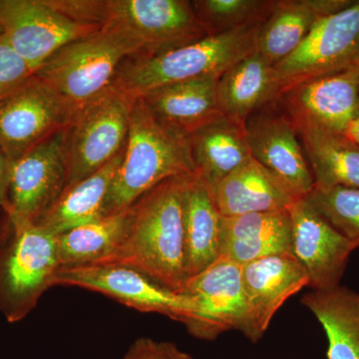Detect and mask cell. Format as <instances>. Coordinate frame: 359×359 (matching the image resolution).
Here are the masks:
<instances>
[{
    "label": "cell",
    "mask_w": 359,
    "mask_h": 359,
    "mask_svg": "<svg viewBox=\"0 0 359 359\" xmlns=\"http://www.w3.org/2000/svg\"><path fill=\"white\" fill-rule=\"evenodd\" d=\"M188 176L168 179L142 196L131 207L126 240L96 264L128 266L172 292L183 289L188 280L183 205Z\"/></svg>",
    "instance_id": "6da1fadb"
},
{
    "label": "cell",
    "mask_w": 359,
    "mask_h": 359,
    "mask_svg": "<svg viewBox=\"0 0 359 359\" xmlns=\"http://www.w3.org/2000/svg\"><path fill=\"white\" fill-rule=\"evenodd\" d=\"M262 25L245 26L158 55L133 56L120 66L113 84L133 98L175 82L219 77L252 52Z\"/></svg>",
    "instance_id": "277c9868"
},
{
    "label": "cell",
    "mask_w": 359,
    "mask_h": 359,
    "mask_svg": "<svg viewBox=\"0 0 359 359\" xmlns=\"http://www.w3.org/2000/svg\"><path fill=\"white\" fill-rule=\"evenodd\" d=\"M78 107L34 74L0 100V147L9 163L67 129Z\"/></svg>",
    "instance_id": "ba28073f"
},
{
    "label": "cell",
    "mask_w": 359,
    "mask_h": 359,
    "mask_svg": "<svg viewBox=\"0 0 359 359\" xmlns=\"http://www.w3.org/2000/svg\"><path fill=\"white\" fill-rule=\"evenodd\" d=\"M2 34V29H1V26H0V35Z\"/></svg>",
    "instance_id": "d590c367"
},
{
    "label": "cell",
    "mask_w": 359,
    "mask_h": 359,
    "mask_svg": "<svg viewBox=\"0 0 359 359\" xmlns=\"http://www.w3.org/2000/svg\"><path fill=\"white\" fill-rule=\"evenodd\" d=\"M248 313L243 334L259 341L276 311L287 299L309 287L306 269L292 254L263 257L242 266Z\"/></svg>",
    "instance_id": "e0dca14e"
},
{
    "label": "cell",
    "mask_w": 359,
    "mask_h": 359,
    "mask_svg": "<svg viewBox=\"0 0 359 359\" xmlns=\"http://www.w3.org/2000/svg\"><path fill=\"white\" fill-rule=\"evenodd\" d=\"M52 4L83 25L128 28L143 40L146 56L208 36L187 0H52Z\"/></svg>",
    "instance_id": "5b68a950"
},
{
    "label": "cell",
    "mask_w": 359,
    "mask_h": 359,
    "mask_svg": "<svg viewBox=\"0 0 359 359\" xmlns=\"http://www.w3.org/2000/svg\"><path fill=\"white\" fill-rule=\"evenodd\" d=\"M359 68V0L318 23L301 46L275 65L280 89Z\"/></svg>",
    "instance_id": "7c38bea8"
},
{
    "label": "cell",
    "mask_w": 359,
    "mask_h": 359,
    "mask_svg": "<svg viewBox=\"0 0 359 359\" xmlns=\"http://www.w3.org/2000/svg\"><path fill=\"white\" fill-rule=\"evenodd\" d=\"M219 78L208 76L163 85L140 98L156 120L188 138L221 115L217 101Z\"/></svg>",
    "instance_id": "d6986e66"
},
{
    "label": "cell",
    "mask_w": 359,
    "mask_h": 359,
    "mask_svg": "<svg viewBox=\"0 0 359 359\" xmlns=\"http://www.w3.org/2000/svg\"><path fill=\"white\" fill-rule=\"evenodd\" d=\"M188 142L197 173L209 187L252 158L244 126L222 114L193 132Z\"/></svg>",
    "instance_id": "d4e9b609"
},
{
    "label": "cell",
    "mask_w": 359,
    "mask_h": 359,
    "mask_svg": "<svg viewBox=\"0 0 359 359\" xmlns=\"http://www.w3.org/2000/svg\"><path fill=\"white\" fill-rule=\"evenodd\" d=\"M124 150L96 173L65 189L55 204L35 224L58 236L105 217L106 201Z\"/></svg>",
    "instance_id": "484cf974"
},
{
    "label": "cell",
    "mask_w": 359,
    "mask_h": 359,
    "mask_svg": "<svg viewBox=\"0 0 359 359\" xmlns=\"http://www.w3.org/2000/svg\"><path fill=\"white\" fill-rule=\"evenodd\" d=\"M59 268L56 236L36 224L7 221L0 242V313L8 323L36 308Z\"/></svg>",
    "instance_id": "8992f818"
},
{
    "label": "cell",
    "mask_w": 359,
    "mask_h": 359,
    "mask_svg": "<svg viewBox=\"0 0 359 359\" xmlns=\"http://www.w3.org/2000/svg\"><path fill=\"white\" fill-rule=\"evenodd\" d=\"M302 304L325 330L328 359H359V292L341 285L313 290Z\"/></svg>",
    "instance_id": "4316f807"
},
{
    "label": "cell",
    "mask_w": 359,
    "mask_h": 359,
    "mask_svg": "<svg viewBox=\"0 0 359 359\" xmlns=\"http://www.w3.org/2000/svg\"><path fill=\"white\" fill-rule=\"evenodd\" d=\"M76 287L107 295L142 313L164 314L186 325L194 304L186 295L162 287L137 269L116 264L60 266L52 287Z\"/></svg>",
    "instance_id": "30bf717a"
},
{
    "label": "cell",
    "mask_w": 359,
    "mask_h": 359,
    "mask_svg": "<svg viewBox=\"0 0 359 359\" xmlns=\"http://www.w3.org/2000/svg\"><path fill=\"white\" fill-rule=\"evenodd\" d=\"M328 223L359 248V188H316L306 196Z\"/></svg>",
    "instance_id": "f546056e"
},
{
    "label": "cell",
    "mask_w": 359,
    "mask_h": 359,
    "mask_svg": "<svg viewBox=\"0 0 359 359\" xmlns=\"http://www.w3.org/2000/svg\"><path fill=\"white\" fill-rule=\"evenodd\" d=\"M276 101L294 123L346 134L359 117V68L295 82Z\"/></svg>",
    "instance_id": "9a60e30c"
},
{
    "label": "cell",
    "mask_w": 359,
    "mask_h": 359,
    "mask_svg": "<svg viewBox=\"0 0 359 359\" xmlns=\"http://www.w3.org/2000/svg\"><path fill=\"white\" fill-rule=\"evenodd\" d=\"M292 221V252L306 269L313 290L339 285L351 252L356 249L306 198L289 208Z\"/></svg>",
    "instance_id": "2e32d148"
},
{
    "label": "cell",
    "mask_w": 359,
    "mask_h": 359,
    "mask_svg": "<svg viewBox=\"0 0 359 359\" xmlns=\"http://www.w3.org/2000/svg\"><path fill=\"white\" fill-rule=\"evenodd\" d=\"M353 0H276L273 13L259 28L256 51L275 66L297 50L323 18Z\"/></svg>",
    "instance_id": "ffe728a7"
},
{
    "label": "cell",
    "mask_w": 359,
    "mask_h": 359,
    "mask_svg": "<svg viewBox=\"0 0 359 359\" xmlns=\"http://www.w3.org/2000/svg\"><path fill=\"white\" fill-rule=\"evenodd\" d=\"M244 130L252 157L275 174L297 199L313 190V173L297 130L276 100L252 113Z\"/></svg>",
    "instance_id": "4fadbf2b"
},
{
    "label": "cell",
    "mask_w": 359,
    "mask_h": 359,
    "mask_svg": "<svg viewBox=\"0 0 359 359\" xmlns=\"http://www.w3.org/2000/svg\"><path fill=\"white\" fill-rule=\"evenodd\" d=\"M9 161L4 150L0 147V208L4 212H8V198H7V187H8Z\"/></svg>",
    "instance_id": "d6a6232c"
},
{
    "label": "cell",
    "mask_w": 359,
    "mask_h": 359,
    "mask_svg": "<svg viewBox=\"0 0 359 359\" xmlns=\"http://www.w3.org/2000/svg\"><path fill=\"white\" fill-rule=\"evenodd\" d=\"M135 99L112 84L78 108L68 128L66 189L96 173L124 150Z\"/></svg>",
    "instance_id": "52a82bcc"
},
{
    "label": "cell",
    "mask_w": 359,
    "mask_h": 359,
    "mask_svg": "<svg viewBox=\"0 0 359 359\" xmlns=\"http://www.w3.org/2000/svg\"><path fill=\"white\" fill-rule=\"evenodd\" d=\"M164 344L169 359H194L190 354L181 351L176 344L172 342H164Z\"/></svg>",
    "instance_id": "836d02e7"
},
{
    "label": "cell",
    "mask_w": 359,
    "mask_h": 359,
    "mask_svg": "<svg viewBox=\"0 0 359 359\" xmlns=\"http://www.w3.org/2000/svg\"><path fill=\"white\" fill-rule=\"evenodd\" d=\"M0 26L9 46L33 73L65 45L100 27L78 22L51 0H0Z\"/></svg>",
    "instance_id": "8fae6325"
},
{
    "label": "cell",
    "mask_w": 359,
    "mask_h": 359,
    "mask_svg": "<svg viewBox=\"0 0 359 359\" xmlns=\"http://www.w3.org/2000/svg\"><path fill=\"white\" fill-rule=\"evenodd\" d=\"M194 11L208 36L264 25L273 13L276 0H196Z\"/></svg>",
    "instance_id": "f1b7e54d"
},
{
    "label": "cell",
    "mask_w": 359,
    "mask_h": 359,
    "mask_svg": "<svg viewBox=\"0 0 359 359\" xmlns=\"http://www.w3.org/2000/svg\"><path fill=\"white\" fill-rule=\"evenodd\" d=\"M145 54L136 33L103 25L65 45L34 75L79 108L109 88L125 60Z\"/></svg>",
    "instance_id": "3957f363"
},
{
    "label": "cell",
    "mask_w": 359,
    "mask_h": 359,
    "mask_svg": "<svg viewBox=\"0 0 359 359\" xmlns=\"http://www.w3.org/2000/svg\"><path fill=\"white\" fill-rule=\"evenodd\" d=\"M178 292L193 302L195 311L185 325L197 339L215 340L228 330H244L248 306L242 266L219 259Z\"/></svg>",
    "instance_id": "5bb4252c"
},
{
    "label": "cell",
    "mask_w": 359,
    "mask_h": 359,
    "mask_svg": "<svg viewBox=\"0 0 359 359\" xmlns=\"http://www.w3.org/2000/svg\"><path fill=\"white\" fill-rule=\"evenodd\" d=\"M347 136L353 139L356 143L359 144V117L355 120V122L351 125V128L346 132Z\"/></svg>",
    "instance_id": "e575fe53"
},
{
    "label": "cell",
    "mask_w": 359,
    "mask_h": 359,
    "mask_svg": "<svg viewBox=\"0 0 359 359\" xmlns=\"http://www.w3.org/2000/svg\"><path fill=\"white\" fill-rule=\"evenodd\" d=\"M34 74L0 35V100L25 83Z\"/></svg>",
    "instance_id": "4dcf8cb0"
},
{
    "label": "cell",
    "mask_w": 359,
    "mask_h": 359,
    "mask_svg": "<svg viewBox=\"0 0 359 359\" xmlns=\"http://www.w3.org/2000/svg\"><path fill=\"white\" fill-rule=\"evenodd\" d=\"M313 173L314 187L359 188V144L346 134L294 123Z\"/></svg>",
    "instance_id": "cb8c5ba5"
},
{
    "label": "cell",
    "mask_w": 359,
    "mask_h": 359,
    "mask_svg": "<svg viewBox=\"0 0 359 359\" xmlns=\"http://www.w3.org/2000/svg\"><path fill=\"white\" fill-rule=\"evenodd\" d=\"M196 173L188 138L157 121L138 97L130 114L124 155L106 201V216L129 209L168 179Z\"/></svg>",
    "instance_id": "7a4b0ae2"
},
{
    "label": "cell",
    "mask_w": 359,
    "mask_h": 359,
    "mask_svg": "<svg viewBox=\"0 0 359 359\" xmlns=\"http://www.w3.org/2000/svg\"><path fill=\"white\" fill-rule=\"evenodd\" d=\"M210 190L219 214L226 218L283 211L297 200L275 174L254 158Z\"/></svg>",
    "instance_id": "ac0fdd59"
},
{
    "label": "cell",
    "mask_w": 359,
    "mask_h": 359,
    "mask_svg": "<svg viewBox=\"0 0 359 359\" xmlns=\"http://www.w3.org/2000/svg\"><path fill=\"white\" fill-rule=\"evenodd\" d=\"M280 91L275 66L252 52L219 78L217 101L219 113L244 126L252 113L273 102Z\"/></svg>",
    "instance_id": "603a6c76"
},
{
    "label": "cell",
    "mask_w": 359,
    "mask_h": 359,
    "mask_svg": "<svg viewBox=\"0 0 359 359\" xmlns=\"http://www.w3.org/2000/svg\"><path fill=\"white\" fill-rule=\"evenodd\" d=\"M186 273L199 275L221 257L223 216L199 174L187 177L184 191Z\"/></svg>",
    "instance_id": "7402d4cb"
},
{
    "label": "cell",
    "mask_w": 359,
    "mask_h": 359,
    "mask_svg": "<svg viewBox=\"0 0 359 359\" xmlns=\"http://www.w3.org/2000/svg\"><path fill=\"white\" fill-rule=\"evenodd\" d=\"M292 254L289 209L223 217L219 259L244 266L263 257Z\"/></svg>",
    "instance_id": "44dd1931"
},
{
    "label": "cell",
    "mask_w": 359,
    "mask_h": 359,
    "mask_svg": "<svg viewBox=\"0 0 359 359\" xmlns=\"http://www.w3.org/2000/svg\"><path fill=\"white\" fill-rule=\"evenodd\" d=\"M132 216L130 207L56 236L60 266L96 264L114 254L126 240Z\"/></svg>",
    "instance_id": "83f0119b"
},
{
    "label": "cell",
    "mask_w": 359,
    "mask_h": 359,
    "mask_svg": "<svg viewBox=\"0 0 359 359\" xmlns=\"http://www.w3.org/2000/svg\"><path fill=\"white\" fill-rule=\"evenodd\" d=\"M122 359H169L164 342L141 337L135 340Z\"/></svg>",
    "instance_id": "1f68e13d"
},
{
    "label": "cell",
    "mask_w": 359,
    "mask_h": 359,
    "mask_svg": "<svg viewBox=\"0 0 359 359\" xmlns=\"http://www.w3.org/2000/svg\"><path fill=\"white\" fill-rule=\"evenodd\" d=\"M68 128L9 163L7 221L37 223L65 192L68 181Z\"/></svg>",
    "instance_id": "9c48e42d"
}]
</instances>
